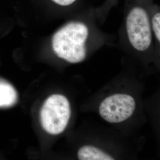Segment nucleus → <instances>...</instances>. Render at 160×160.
<instances>
[{
    "mask_svg": "<svg viewBox=\"0 0 160 160\" xmlns=\"http://www.w3.org/2000/svg\"><path fill=\"white\" fill-rule=\"evenodd\" d=\"M126 30L129 42L135 49L147 50L152 43V33L149 17L143 8L135 7L126 19Z\"/></svg>",
    "mask_w": 160,
    "mask_h": 160,
    "instance_id": "7ed1b4c3",
    "label": "nucleus"
},
{
    "mask_svg": "<svg viewBox=\"0 0 160 160\" xmlns=\"http://www.w3.org/2000/svg\"><path fill=\"white\" fill-rule=\"evenodd\" d=\"M77 157L80 160H113L110 155L102 150L91 145H86L78 150Z\"/></svg>",
    "mask_w": 160,
    "mask_h": 160,
    "instance_id": "423d86ee",
    "label": "nucleus"
},
{
    "mask_svg": "<svg viewBox=\"0 0 160 160\" xmlns=\"http://www.w3.org/2000/svg\"><path fill=\"white\" fill-rule=\"evenodd\" d=\"M152 27L157 39L160 41V14H155L152 19Z\"/></svg>",
    "mask_w": 160,
    "mask_h": 160,
    "instance_id": "0eeeda50",
    "label": "nucleus"
},
{
    "mask_svg": "<svg viewBox=\"0 0 160 160\" xmlns=\"http://www.w3.org/2000/svg\"><path fill=\"white\" fill-rule=\"evenodd\" d=\"M53 2L61 6H68L73 4L76 0H52Z\"/></svg>",
    "mask_w": 160,
    "mask_h": 160,
    "instance_id": "6e6552de",
    "label": "nucleus"
},
{
    "mask_svg": "<svg viewBox=\"0 0 160 160\" xmlns=\"http://www.w3.org/2000/svg\"><path fill=\"white\" fill-rule=\"evenodd\" d=\"M136 107L135 99L126 94H115L106 98L99 107L102 118L111 123H118L129 119Z\"/></svg>",
    "mask_w": 160,
    "mask_h": 160,
    "instance_id": "20e7f679",
    "label": "nucleus"
},
{
    "mask_svg": "<svg viewBox=\"0 0 160 160\" xmlns=\"http://www.w3.org/2000/svg\"><path fill=\"white\" fill-rule=\"evenodd\" d=\"M71 116V109L68 98L61 94L48 97L40 110V122L48 133L57 135L68 126Z\"/></svg>",
    "mask_w": 160,
    "mask_h": 160,
    "instance_id": "f03ea898",
    "label": "nucleus"
},
{
    "mask_svg": "<svg viewBox=\"0 0 160 160\" xmlns=\"http://www.w3.org/2000/svg\"><path fill=\"white\" fill-rule=\"evenodd\" d=\"M17 99L16 89L10 84L0 80V108L10 107L16 103Z\"/></svg>",
    "mask_w": 160,
    "mask_h": 160,
    "instance_id": "39448f33",
    "label": "nucleus"
},
{
    "mask_svg": "<svg viewBox=\"0 0 160 160\" xmlns=\"http://www.w3.org/2000/svg\"><path fill=\"white\" fill-rule=\"evenodd\" d=\"M88 29L85 24L71 22L54 34L52 45L58 57L69 63H80L87 56L86 42Z\"/></svg>",
    "mask_w": 160,
    "mask_h": 160,
    "instance_id": "f257e3e1",
    "label": "nucleus"
}]
</instances>
